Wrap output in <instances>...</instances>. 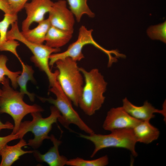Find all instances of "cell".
<instances>
[{
  "label": "cell",
  "instance_id": "22",
  "mask_svg": "<svg viewBox=\"0 0 166 166\" xmlns=\"http://www.w3.org/2000/svg\"><path fill=\"white\" fill-rule=\"evenodd\" d=\"M148 36L153 40H159L166 42V22L150 26L147 30Z\"/></svg>",
  "mask_w": 166,
  "mask_h": 166
},
{
  "label": "cell",
  "instance_id": "15",
  "mask_svg": "<svg viewBox=\"0 0 166 166\" xmlns=\"http://www.w3.org/2000/svg\"><path fill=\"white\" fill-rule=\"evenodd\" d=\"M137 142L149 144L156 140L160 132L149 121H141L132 129Z\"/></svg>",
  "mask_w": 166,
  "mask_h": 166
},
{
  "label": "cell",
  "instance_id": "26",
  "mask_svg": "<svg viewBox=\"0 0 166 166\" xmlns=\"http://www.w3.org/2000/svg\"><path fill=\"white\" fill-rule=\"evenodd\" d=\"M18 139H21V133L19 132L15 134L11 133L6 136H0V154L2 149L8 143Z\"/></svg>",
  "mask_w": 166,
  "mask_h": 166
},
{
  "label": "cell",
  "instance_id": "28",
  "mask_svg": "<svg viewBox=\"0 0 166 166\" xmlns=\"http://www.w3.org/2000/svg\"><path fill=\"white\" fill-rule=\"evenodd\" d=\"M2 90L0 88V97L1 95ZM14 125L10 122L7 121L3 123L0 120V132L3 129H13Z\"/></svg>",
  "mask_w": 166,
  "mask_h": 166
},
{
  "label": "cell",
  "instance_id": "16",
  "mask_svg": "<svg viewBox=\"0 0 166 166\" xmlns=\"http://www.w3.org/2000/svg\"><path fill=\"white\" fill-rule=\"evenodd\" d=\"M73 33L51 26L46 36L45 45L52 48H60L69 41Z\"/></svg>",
  "mask_w": 166,
  "mask_h": 166
},
{
  "label": "cell",
  "instance_id": "24",
  "mask_svg": "<svg viewBox=\"0 0 166 166\" xmlns=\"http://www.w3.org/2000/svg\"><path fill=\"white\" fill-rule=\"evenodd\" d=\"M19 44L17 40L14 39L7 40L0 45V51H9L13 54L19 60H22L17 51V48Z\"/></svg>",
  "mask_w": 166,
  "mask_h": 166
},
{
  "label": "cell",
  "instance_id": "25",
  "mask_svg": "<svg viewBox=\"0 0 166 166\" xmlns=\"http://www.w3.org/2000/svg\"><path fill=\"white\" fill-rule=\"evenodd\" d=\"M14 14H17L23 8L28 0H6Z\"/></svg>",
  "mask_w": 166,
  "mask_h": 166
},
{
  "label": "cell",
  "instance_id": "7",
  "mask_svg": "<svg viewBox=\"0 0 166 166\" xmlns=\"http://www.w3.org/2000/svg\"><path fill=\"white\" fill-rule=\"evenodd\" d=\"M110 132L107 135L95 133L88 135L80 134V137L90 141L94 145L91 157H94L100 150L110 147L124 148L128 150L133 156H137L135 149L137 142L132 129H116Z\"/></svg>",
  "mask_w": 166,
  "mask_h": 166
},
{
  "label": "cell",
  "instance_id": "18",
  "mask_svg": "<svg viewBox=\"0 0 166 166\" xmlns=\"http://www.w3.org/2000/svg\"><path fill=\"white\" fill-rule=\"evenodd\" d=\"M22 67V71L17 79V82L20 88V92L27 95L30 101H34V94L30 93L27 89V85L29 81L35 82L33 76L34 71L31 66L26 64L22 60L20 61Z\"/></svg>",
  "mask_w": 166,
  "mask_h": 166
},
{
  "label": "cell",
  "instance_id": "23",
  "mask_svg": "<svg viewBox=\"0 0 166 166\" xmlns=\"http://www.w3.org/2000/svg\"><path fill=\"white\" fill-rule=\"evenodd\" d=\"M17 20V14H4L3 19L0 21V45L6 40L8 29L10 26Z\"/></svg>",
  "mask_w": 166,
  "mask_h": 166
},
{
  "label": "cell",
  "instance_id": "14",
  "mask_svg": "<svg viewBox=\"0 0 166 166\" xmlns=\"http://www.w3.org/2000/svg\"><path fill=\"white\" fill-rule=\"evenodd\" d=\"M27 145V143L23 138L16 144L10 146L6 144L2 150L0 156L1 161L0 166H10L20 157L24 154L33 153L34 150L25 151L23 147Z\"/></svg>",
  "mask_w": 166,
  "mask_h": 166
},
{
  "label": "cell",
  "instance_id": "8",
  "mask_svg": "<svg viewBox=\"0 0 166 166\" xmlns=\"http://www.w3.org/2000/svg\"><path fill=\"white\" fill-rule=\"evenodd\" d=\"M50 109V114L47 117L43 118L41 112L33 113H30L32 120L22 122L20 125L18 131L21 132L23 138L28 132L34 134V138L28 140L27 145L34 149L39 148L44 140L49 139V134L52 125L57 122L61 116L59 111L54 106H51Z\"/></svg>",
  "mask_w": 166,
  "mask_h": 166
},
{
  "label": "cell",
  "instance_id": "19",
  "mask_svg": "<svg viewBox=\"0 0 166 166\" xmlns=\"http://www.w3.org/2000/svg\"><path fill=\"white\" fill-rule=\"evenodd\" d=\"M70 10L74 14L77 22H80L83 15L90 18L95 16V14L90 9L87 3L88 0H67Z\"/></svg>",
  "mask_w": 166,
  "mask_h": 166
},
{
  "label": "cell",
  "instance_id": "27",
  "mask_svg": "<svg viewBox=\"0 0 166 166\" xmlns=\"http://www.w3.org/2000/svg\"><path fill=\"white\" fill-rule=\"evenodd\" d=\"M0 10L3 11L5 14H14L6 0H0Z\"/></svg>",
  "mask_w": 166,
  "mask_h": 166
},
{
  "label": "cell",
  "instance_id": "2",
  "mask_svg": "<svg viewBox=\"0 0 166 166\" xmlns=\"http://www.w3.org/2000/svg\"><path fill=\"white\" fill-rule=\"evenodd\" d=\"M1 84L2 87L0 97V113H6L12 117L14 125L11 133L15 134L26 115L34 112H41L44 110L37 104L30 105L26 103L23 100L25 94L12 88L8 78H6Z\"/></svg>",
  "mask_w": 166,
  "mask_h": 166
},
{
  "label": "cell",
  "instance_id": "4",
  "mask_svg": "<svg viewBox=\"0 0 166 166\" xmlns=\"http://www.w3.org/2000/svg\"><path fill=\"white\" fill-rule=\"evenodd\" d=\"M57 79L62 90L74 105L78 106L84 82L77 61L70 57L57 60Z\"/></svg>",
  "mask_w": 166,
  "mask_h": 166
},
{
  "label": "cell",
  "instance_id": "3",
  "mask_svg": "<svg viewBox=\"0 0 166 166\" xmlns=\"http://www.w3.org/2000/svg\"><path fill=\"white\" fill-rule=\"evenodd\" d=\"M93 30H88L85 26H82L79 29L78 38L75 42L71 44L67 49L61 53L52 54L49 57V65L52 66L57 60L66 57H70L77 61L84 58L82 49L85 45L91 44L100 50L108 56V66H110L114 62H116L117 58H125V55L120 53L117 50H108L102 47L94 39L92 35Z\"/></svg>",
  "mask_w": 166,
  "mask_h": 166
},
{
  "label": "cell",
  "instance_id": "21",
  "mask_svg": "<svg viewBox=\"0 0 166 166\" xmlns=\"http://www.w3.org/2000/svg\"><path fill=\"white\" fill-rule=\"evenodd\" d=\"M109 158L105 155L98 158L87 160L80 157L68 160L66 165L70 166H105L109 164Z\"/></svg>",
  "mask_w": 166,
  "mask_h": 166
},
{
  "label": "cell",
  "instance_id": "1",
  "mask_svg": "<svg viewBox=\"0 0 166 166\" xmlns=\"http://www.w3.org/2000/svg\"><path fill=\"white\" fill-rule=\"evenodd\" d=\"M79 69L84 79L78 106L86 115L91 116L101 107L105 101L104 95L106 89L107 82L97 68L87 71L82 67Z\"/></svg>",
  "mask_w": 166,
  "mask_h": 166
},
{
  "label": "cell",
  "instance_id": "6",
  "mask_svg": "<svg viewBox=\"0 0 166 166\" xmlns=\"http://www.w3.org/2000/svg\"><path fill=\"white\" fill-rule=\"evenodd\" d=\"M50 87L49 91L55 95V99L51 97H38L42 102L51 104L58 109L61 115L58 121L68 129L70 124H72L88 134L94 133L93 130L84 122L74 109L72 102L64 92L57 80Z\"/></svg>",
  "mask_w": 166,
  "mask_h": 166
},
{
  "label": "cell",
  "instance_id": "9",
  "mask_svg": "<svg viewBox=\"0 0 166 166\" xmlns=\"http://www.w3.org/2000/svg\"><path fill=\"white\" fill-rule=\"evenodd\" d=\"M49 13L48 18L51 26L73 32L75 17L67 8L65 0H59L54 2Z\"/></svg>",
  "mask_w": 166,
  "mask_h": 166
},
{
  "label": "cell",
  "instance_id": "13",
  "mask_svg": "<svg viewBox=\"0 0 166 166\" xmlns=\"http://www.w3.org/2000/svg\"><path fill=\"white\" fill-rule=\"evenodd\" d=\"M49 136V140L53 146L44 154L41 153L37 150H34L33 153L34 157L38 161L45 163L49 166H64L66 165L68 159L65 156L61 155L59 151V147L61 141L57 139L53 135Z\"/></svg>",
  "mask_w": 166,
  "mask_h": 166
},
{
  "label": "cell",
  "instance_id": "20",
  "mask_svg": "<svg viewBox=\"0 0 166 166\" xmlns=\"http://www.w3.org/2000/svg\"><path fill=\"white\" fill-rule=\"evenodd\" d=\"M8 59L7 57L3 55H0V83H2L7 76L11 83L13 88L15 89L18 86L17 79L21 74V71L13 72L7 67L6 63Z\"/></svg>",
  "mask_w": 166,
  "mask_h": 166
},
{
  "label": "cell",
  "instance_id": "12",
  "mask_svg": "<svg viewBox=\"0 0 166 166\" xmlns=\"http://www.w3.org/2000/svg\"><path fill=\"white\" fill-rule=\"evenodd\" d=\"M124 109L133 118L140 121H150L154 118V113L162 114L166 118V110L165 107L162 110L156 109L148 101H145L143 105L137 106L132 103L125 97L123 100Z\"/></svg>",
  "mask_w": 166,
  "mask_h": 166
},
{
  "label": "cell",
  "instance_id": "11",
  "mask_svg": "<svg viewBox=\"0 0 166 166\" xmlns=\"http://www.w3.org/2000/svg\"><path fill=\"white\" fill-rule=\"evenodd\" d=\"M51 0H32L25 5L26 17L22 25V31H26L34 22L38 23L44 19L45 14L50 11L53 4Z\"/></svg>",
  "mask_w": 166,
  "mask_h": 166
},
{
  "label": "cell",
  "instance_id": "10",
  "mask_svg": "<svg viewBox=\"0 0 166 166\" xmlns=\"http://www.w3.org/2000/svg\"><path fill=\"white\" fill-rule=\"evenodd\" d=\"M141 121L130 116L122 107L113 108L108 112L102 127L104 130L110 131L132 129Z\"/></svg>",
  "mask_w": 166,
  "mask_h": 166
},
{
  "label": "cell",
  "instance_id": "5",
  "mask_svg": "<svg viewBox=\"0 0 166 166\" xmlns=\"http://www.w3.org/2000/svg\"><path fill=\"white\" fill-rule=\"evenodd\" d=\"M11 26V29L7 32L6 40L14 39L18 41L29 49L33 54L31 58V61L45 73L50 86L52 85L57 81L58 71L56 70L54 73L51 72L49 68V57L53 53L59 52L60 48H52L45 45L37 44L28 41L23 36L20 31L17 21L12 24Z\"/></svg>",
  "mask_w": 166,
  "mask_h": 166
},
{
  "label": "cell",
  "instance_id": "17",
  "mask_svg": "<svg viewBox=\"0 0 166 166\" xmlns=\"http://www.w3.org/2000/svg\"><path fill=\"white\" fill-rule=\"evenodd\" d=\"M38 26L32 29L21 31L23 36L32 42L42 44L45 41L46 35L51 26L48 18L38 23Z\"/></svg>",
  "mask_w": 166,
  "mask_h": 166
}]
</instances>
